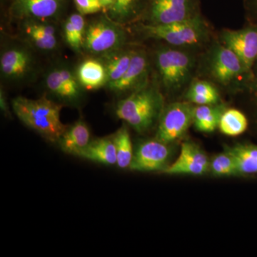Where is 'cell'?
I'll use <instances>...</instances> for the list:
<instances>
[{"instance_id":"1","label":"cell","mask_w":257,"mask_h":257,"mask_svg":"<svg viewBox=\"0 0 257 257\" xmlns=\"http://www.w3.org/2000/svg\"><path fill=\"white\" fill-rule=\"evenodd\" d=\"M165 106L160 88L147 83L119 101L115 112L137 133L145 134L158 124Z\"/></svg>"},{"instance_id":"2","label":"cell","mask_w":257,"mask_h":257,"mask_svg":"<svg viewBox=\"0 0 257 257\" xmlns=\"http://www.w3.org/2000/svg\"><path fill=\"white\" fill-rule=\"evenodd\" d=\"M19 119L51 143H58L67 126L60 119L62 104L46 96L32 99L18 96L12 102Z\"/></svg>"},{"instance_id":"3","label":"cell","mask_w":257,"mask_h":257,"mask_svg":"<svg viewBox=\"0 0 257 257\" xmlns=\"http://www.w3.org/2000/svg\"><path fill=\"white\" fill-rule=\"evenodd\" d=\"M172 47L157 51L155 64L160 85L169 94H176L192 82L196 60L187 51Z\"/></svg>"},{"instance_id":"4","label":"cell","mask_w":257,"mask_h":257,"mask_svg":"<svg viewBox=\"0 0 257 257\" xmlns=\"http://www.w3.org/2000/svg\"><path fill=\"white\" fill-rule=\"evenodd\" d=\"M147 38L167 42L170 46H195L209 38V25L199 14L189 20L168 25L147 24L141 28Z\"/></svg>"},{"instance_id":"5","label":"cell","mask_w":257,"mask_h":257,"mask_svg":"<svg viewBox=\"0 0 257 257\" xmlns=\"http://www.w3.org/2000/svg\"><path fill=\"white\" fill-rule=\"evenodd\" d=\"M123 25L109 18H100L87 25L83 49L94 55L103 56L123 48L126 42Z\"/></svg>"},{"instance_id":"6","label":"cell","mask_w":257,"mask_h":257,"mask_svg":"<svg viewBox=\"0 0 257 257\" xmlns=\"http://www.w3.org/2000/svg\"><path fill=\"white\" fill-rule=\"evenodd\" d=\"M194 109V104L187 101H175L165 106L155 138L172 145L183 138L193 124Z\"/></svg>"},{"instance_id":"7","label":"cell","mask_w":257,"mask_h":257,"mask_svg":"<svg viewBox=\"0 0 257 257\" xmlns=\"http://www.w3.org/2000/svg\"><path fill=\"white\" fill-rule=\"evenodd\" d=\"M211 78L222 86H229L246 79L251 82L254 76L246 70L238 56L225 45H218L213 49L209 62Z\"/></svg>"},{"instance_id":"8","label":"cell","mask_w":257,"mask_h":257,"mask_svg":"<svg viewBox=\"0 0 257 257\" xmlns=\"http://www.w3.org/2000/svg\"><path fill=\"white\" fill-rule=\"evenodd\" d=\"M172 144L157 140L141 142L134 152L130 170L137 172H160L163 173L172 163Z\"/></svg>"},{"instance_id":"9","label":"cell","mask_w":257,"mask_h":257,"mask_svg":"<svg viewBox=\"0 0 257 257\" xmlns=\"http://www.w3.org/2000/svg\"><path fill=\"white\" fill-rule=\"evenodd\" d=\"M221 41L238 56L246 70L253 75L257 62V23L241 30H224Z\"/></svg>"},{"instance_id":"10","label":"cell","mask_w":257,"mask_h":257,"mask_svg":"<svg viewBox=\"0 0 257 257\" xmlns=\"http://www.w3.org/2000/svg\"><path fill=\"white\" fill-rule=\"evenodd\" d=\"M197 15L195 0H152L148 24L168 25L189 20Z\"/></svg>"},{"instance_id":"11","label":"cell","mask_w":257,"mask_h":257,"mask_svg":"<svg viewBox=\"0 0 257 257\" xmlns=\"http://www.w3.org/2000/svg\"><path fill=\"white\" fill-rule=\"evenodd\" d=\"M150 62L145 51L135 50L131 63L124 74L118 80L108 84L107 87L116 94L133 92L147 84Z\"/></svg>"},{"instance_id":"12","label":"cell","mask_w":257,"mask_h":257,"mask_svg":"<svg viewBox=\"0 0 257 257\" xmlns=\"http://www.w3.org/2000/svg\"><path fill=\"white\" fill-rule=\"evenodd\" d=\"M47 88L54 95L64 101L78 100L82 95L80 85L75 74L66 68H57L47 74Z\"/></svg>"},{"instance_id":"13","label":"cell","mask_w":257,"mask_h":257,"mask_svg":"<svg viewBox=\"0 0 257 257\" xmlns=\"http://www.w3.org/2000/svg\"><path fill=\"white\" fill-rule=\"evenodd\" d=\"M64 0H15L10 13L15 18L43 20L60 11Z\"/></svg>"},{"instance_id":"14","label":"cell","mask_w":257,"mask_h":257,"mask_svg":"<svg viewBox=\"0 0 257 257\" xmlns=\"http://www.w3.org/2000/svg\"><path fill=\"white\" fill-rule=\"evenodd\" d=\"M32 64L30 52L25 49L12 48L5 51L0 60V69L5 78L20 79L26 75Z\"/></svg>"},{"instance_id":"15","label":"cell","mask_w":257,"mask_h":257,"mask_svg":"<svg viewBox=\"0 0 257 257\" xmlns=\"http://www.w3.org/2000/svg\"><path fill=\"white\" fill-rule=\"evenodd\" d=\"M83 89L96 90L107 85L108 76L102 61L87 59L79 64L75 73Z\"/></svg>"},{"instance_id":"16","label":"cell","mask_w":257,"mask_h":257,"mask_svg":"<svg viewBox=\"0 0 257 257\" xmlns=\"http://www.w3.org/2000/svg\"><path fill=\"white\" fill-rule=\"evenodd\" d=\"M91 141L89 127L84 121L79 120L67 127L57 143L65 153L79 157Z\"/></svg>"},{"instance_id":"17","label":"cell","mask_w":257,"mask_h":257,"mask_svg":"<svg viewBox=\"0 0 257 257\" xmlns=\"http://www.w3.org/2000/svg\"><path fill=\"white\" fill-rule=\"evenodd\" d=\"M24 32L32 45L40 50L50 51L57 47L55 29L52 25L36 20H25Z\"/></svg>"},{"instance_id":"18","label":"cell","mask_w":257,"mask_h":257,"mask_svg":"<svg viewBox=\"0 0 257 257\" xmlns=\"http://www.w3.org/2000/svg\"><path fill=\"white\" fill-rule=\"evenodd\" d=\"M79 157L105 165H116L117 161L116 147L112 138L91 141Z\"/></svg>"},{"instance_id":"19","label":"cell","mask_w":257,"mask_h":257,"mask_svg":"<svg viewBox=\"0 0 257 257\" xmlns=\"http://www.w3.org/2000/svg\"><path fill=\"white\" fill-rule=\"evenodd\" d=\"M226 108L219 103L210 105L194 106L193 124L198 131L212 133L219 126L221 115Z\"/></svg>"},{"instance_id":"20","label":"cell","mask_w":257,"mask_h":257,"mask_svg":"<svg viewBox=\"0 0 257 257\" xmlns=\"http://www.w3.org/2000/svg\"><path fill=\"white\" fill-rule=\"evenodd\" d=\"M135 50L132 49L119 50L101 56L108 76V84L118 80L124 74L131 63ZM106 85V86H107Z\"/></svg>"},{"instance_id":"21","label":"cell","mask_w":257,"mask_h":257,"mask_svg":"<svg viewBox=\"0 0 257 257\" xmlns=\"http://www.w3.org/2000/svg\"><path fill=\"white\" fill-rule=\"evenodd\" d=\"M186 99L195 105H210L220 103V96L214 84L205 80L192 81L186 93Z\"/></svg>"},{"instance_id":"22","label":"cell","mask_w":257,"mask_h":257,"mask_svg":"<svg viewBox=\"0 0 257 257\" xmlns=\"http://www.w3.org/2000/svg\"><path fill=\"white\" fill-rule=\"evenodd\" d=\"M143 3V0H114L106 10L107 17L121 25L133 23L141 13Z\"/></svg>"},{"instance_id":"23","label":"cell","mask_w":257,"mask_h":257,"mask_svg":"<svg viewBox=\"0 0 257 257\" xmlns=\"http://www.w3.org/2000/svg\"><path fill=\"white\" fill-rule=\"evenodd\" d=\"M234 157L239 175L257 174V146L237 145L226 147Z\"/></svg>"},{"instance_id":"24","label":"cell","mask_w":257,"mask_h":257,"mask_svg":"<svg viewBox=\"0 0 257 257\" xmlns=\"http://www.w3.org/2000/svg\"><path fill=\"white\" fill-rule=\"evenodd\" d=\"M247 127V118L243 112L236 109H225L218 126L221 133L229 137L239 136L244 133Z\"/></svg>"},{"instance_id":"25","label":"cell","mask_w":257,"mask_h":257,"mask_svg":"<svg viewBox=\"0 0 257 257\" xmlns=\"http://www.w3.org/2000/svg\"><path fill=\"white\" fill-rule=\"evenodd\" d=\"M116 150V165L121 169L130 168L134 156L133 143L127 127L125 125L112 136Z\"/></svg>"},{"instance_id":"26","label":"cell","mask_w":257,"mask_h":257,"mask_svg":"<svg viewBox=\"0 0 257 257\" xmlns=\"http://www.w3.org/2000/svg\"><path fill=\"white\" fill-rule=\"evenodd\" d=\"M209 172L217 177H228L239 175L236 162L227 148L224 152L216 155L210 162Z\"/></svg>"},{"instance_id":"27","label":"cell","mask_w":257,"mask_h":257,"mask_svg":"<svg viewBox=\"0 0 257 257\" xmlns=\"http://www.w3.org/2000/svg\"><path fill=\"white\" fill-rule=\"evenodd\" d=\"M178 159L202 165L209 169L210 166V161L207 155L197 144L192 142L187 141L182 143Z\"/></svg>"},{"instance_id":"28","label":"cell","mask_w":257,"mask_h":257,"mask_svg":"<svg viewBox=\"0 0 257 257\" xmlns=\"http://www.w3.org/2000/svg\"><path fill=\"white\" fill-rule=\"evenodd\" d=\"M209 172V169L202 165L192 163L177 158L163 172L170 175H204Z\"/></svg>"},{"instance_id":"29","label":"cell","mask_w":257,"mask_h":257,"mask_svg":"<svg viewBox=\"0 0 257 257\" xmlns=\"http://www.w3.org/2000/svg\"><path fill=\"white\" fill-rule=\"evenodd\" d=\"M74 2L79 14L82 15L95 14L104 10L99 0H74Z\"/></svg>"},{"instance_id":"30","label":"cell","mask_w":257,"mask_h":257,"mask_svg":"<svg viewBox=\"0 0 257 257\" xmlns=\"http://www.w3.org/2000/svg\"><path fill=\"white\" fill-rule=\"evenodd\" d=\"M0 107H1L2 111H3L5 114H10L9 106H8L6 96H5V92H3L2 89L1 92H0Z\"/></svg>"},{"instance_id":"31","label":"cell","mask_w":257,"mask_h":257,"mask_svg":"<svg viewBox=\"0 0 257 257\" xmlns=\"http://www.w3.org/2000/svg\"><path fill=\"white\" fill-rule=\"evenodd\" d=\"M114 1V0H99L103 8H104V10H107L113 4Z\"/></svg>"},{"instance_id":"32","label":"cell","mask_w":257,"mask_h":257,"mask_svg":"<svg viewBox=\"0 0 257 257\" xmlns=\"http://www.w3.org/2000/svg\"><path fill=\"white\" fill-rule=\"evenodd\" d=\"M250 87H252L253 89V92H254L255 94H256V98L257 99V80L256 79H253L252 82H251V85Z\"/></svg>"},{"instance_id":"33","label":"cell","mask_w":257,"mask_h":257,"mask_svg":"<svg viewBox=\"0 0 257 257\" xmlns=\"http://www.w3.org/2000/svg\"><path fill=\"white\" fill-rule=\"evenodd\" d=\"M251 4H252L253 10L257 16V0H251Z\"/></svg>"},{"instance_id":"34","label":"cell","mask_w":257,"mask_h":257,"mask_svg":"<svg viewBox=\"0 0 257 257\" xmlns=\"http://www.w3.org/2000/svg\"><path fill=\"white\" fill-rule=\"evenodd\" d=\"M253 76H254L255 79L257 80V62L256 64H255L254 67L253 68Z\"/></svg>"}]
</instances>
